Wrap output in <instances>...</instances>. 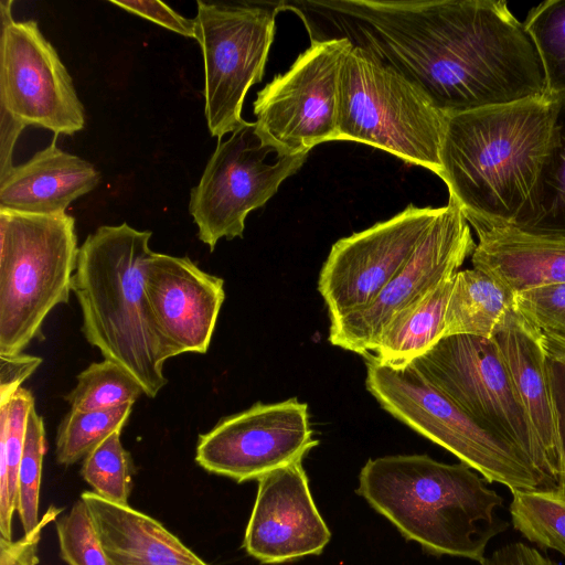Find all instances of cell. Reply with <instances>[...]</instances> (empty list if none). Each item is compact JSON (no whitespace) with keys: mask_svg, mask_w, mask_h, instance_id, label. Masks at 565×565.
Instances as JSON below:
<instances>
[{"mask_svg":"<svg viewBox=\"0 0 565 565\" xmlns=\"http://www.w3.org/2000/svg\"><path fill=\"white\" fill-rule=\"evenodd\" d=\"M557 143V100L544 95L448 115L440 179L463 214L529 227Z\"/></svg>","mask_w":565,"mask_h":565,"instance_id":"1","label":"cell"},{"mask_svg":"<svg viewBox=\"0 0 565 565\" xmlns=\"http://www.w3.org/2000/svg\"><path fill=\"white\" fill-rule=\"evenodd\" d=\"M487 482L462 462L396 455L367 460L356 492L426 552L481 564L489 542L508 527L497 514L503 499Z\"/></svg>","mask_w":565,"mask_h":565,"instance_id":"2","label":"cell"},{"mask_svg":"<svg viewBox=\"0 0 565 565\" xmlns=\"http://www.w3.org/2000/svg\"><path fill=\"white\" fill-rule=\"evenodd\" d=\"M151 235L127 223L99 226L79 246L73 278L86 340L127 371L148 397L168 383L163 365L172 358L145 291Z\"/></svg>","mask_w":565,"mask_h":565,"instance_id":"3","label":"cell"},{"mask_svg":"<svg viewBox=\"0 0 565 565\" xmlns=\"http://www.w3.org/2000/svg\"><path fill=\"white\" fill-rule=\"evenodd\" d=\"M75 220L0 207V354H19L67 303L78 257Z\"/></svg>","mask_w":565,"mask_h":565,"instance_id":"4","label":"cell"},{"mask_svg":"<svg viewBox=\"0 0 565 565\" xmlns=\"http://www.w3.org/2000/svg\"><path fill=\"white\" fill-rule=\"evenodd\" d=\"M446 117L406 77L353 43L340 70L337 140L370 145L440 178Z\"/></svg>","mask_w":565,"mask_h":565,"instance_id":"5","label":"cell"},{"mask_svg":"<svg viewBox=\"0 0 565 565\" xmlns=\"http://www.w3.org/2000/svg\"><path fill=\"white\" fill-rule=\"evenodd\" d=\"M364 358L365 386L393 417L455 455L488 482L510 491H551L522 451L480 425L413 364H381L372 353Z\"/></svg>","mask_w":565,"mask_h":565,"instance_id":"6","label":"cell"},{"mask_svg":"<svg viewBox=\"0 0 565 565\" xmlns=\"http://www.w3.org/2000/svg\"><path fill=\"white\" fill-rule=\"evenodd\" d=\"M411 364L480 425L522 451L551 491L557 492L545 455L493 339L449 335Z\"/></svg>","mask_w":565,"mask_h":565,"instance_id":"7","label":"cell"},{"mask_svg":"<svg viewBox=\"0 0 565 565\" xmlns=\"http://www.w3.org/2000/svg\"><path fill=\"white\" fill-rule=\"evenodd\" d=\"M279 10L278 3L198 1L194 21L204 64V115L218 141L246 121L244 99L263 79Z\"/></svg>","mask_w":565,"mask_h":565,"instance_id":"8","label":"cell"},{"mask_svg":"<svg viewBox=\"0 0 565 565\" xmlns=\"http://www.w3.org/2000/svg\"><path fill=\"white\" fill-rule=\"evenodd\" d=\"M352 46L348 36L311 40L286 73L257 93L255 131L278 158L337 140L340 70Z\"/></svg>","mask_w":565,"mask_h":565,"instance_id":"9","label":"cell"},{"mask_svg":"<svg viewBox=\"0 0 565 565\" xmlns=\"http://www.w3.org/2000/svg\"><path fill=\"white\" fill-rule=\"evenodd\" d=\"M270 152L258 138L255 122L249 121L217 142L200 182L191 190L189 204L199 238L211 252L221 238L243 237L248 213L273 198L308 157H277L274 163H266Z\"/></svg>","mask_w":565,"mask_h":565,"instance_id":"10","label":"cell"},{"mask_svg":"<svg viewBox=\"0 0 565 565\" xmlns=\"http://www.w3.org/2000/svg\"><path fill=\"white\" fill-rule=\"evenodd\" d=\"M0 1V108L26 126L74 135L85 111L71 75L35 20L15 21Z\"/></svg>","mask_w":565,"mask_h":565,"instance_id":"11","label":"cell"},{"mask_svg":"<svg viewBox=\"0 0 565 565\" xmlns=\"http://www.w3.org/2000/svg\"><path fill=\"white\" fill-rule=\"evenodd\" d=\"M476 248L461 207L449 198L407 264L364 309L330 321L328 340L364 356L402 311L423 300L459 270Z\"/></svg>","mask_w":565,"mask_h":565,"instance_id":"12","label":"cell"},{"mask_svg":"<svg viewBox=\"0 0 565 565\" xmlns=\"http://www.w3.org/2000/svg\"><path fill=\"white\" fill-rule=\"evenodd\" d=\"M440 211L409 204L393 217L337 241L318 278L330 321L367 307L407 264Z\"/></svg>","mask_w":565,"mask_h":565,"instance_id":"13","label":"cell"},{"mask_svg":"<svg viewBox=\"0 0 565 565\" xmlns=\"http://www.w3.org/2000/svg\"><path fill=\"white\" fill-rule=\"evenodd\" d=\"M318 443L306 403L258 402L200 435L195 460L211 473L244 482L301 461Z\"/></svg>","mask_w":565,"mask_h":565,"instance_id":"14","label":"cell"},{"mask_svg":"<svg viewBox=\"0 0 565 565\" xmlns=\"http://www.w3.org/2000/svg\"><path fill=\"white\" fill-rule=\"evenodd\" d=\"M258 481L243 547L263 564L319 555L331 539L311 495L301 461L276 469Z\"/></svg>","mask_w":565,"mask_h":565,"instance_id":"15","label":"cell"},{"mask_svg":"<svg viewBox=\"0 0 565 565\" xmlns=\"http://www.w3.org/2000/svg\"><path fill=\"white\" fill-rule=\"evenodd\" d=\"M145 291L172 358L207 351L225 299L222 278L186 256L153 252L146 268Z\"/></svg>","mask_w":565,"mask_h":565,"instance_id":"16","label":"cell"},{"mask_svg":"<svg viewBox=\"0 0 565 565\" xmlns=\"http://www.w3.org/2000/svg\"><path fill=\"white\" fill-rule=\"evenodd\" d=\"M463 215L478 238L471 255L473 268L513 294L565 282V232L539 231Z\"/></svg>","mask_w":565,"mask_h":565,"instance_id":"17","label":"cell"},{"mask_svg":"<svg viewBox=\"0 0 565 565\" xmlns=\"http://www.w3.org/2000/svg\"><path fill=\"white\" fill-rule=\"evenodd\" d=\"M559 490V439L545 337L515 308L492 337Z\"/></svg>","mask_w":565,"mask_h":565,"instance_id":"18","label":"cell"},{"mask_svg":"<svg viewBox=\"0 0 565 565\" xmlns=\"http://www.w3.org/2000/svg\"><path fill=\"white\" fill-rule=\"evenodd\" d=\"M56 137L0 179V207L32 214H62L100 180L88 161L56 146Z\"/></svg>","mask_w":565,"mask_h":565,"instance_id":"19","label":"cell"},{"mask_svg":"<svg viewBox=\"0 0 565 565\" xmlns=\"http://www.w3.org/2000/svg\"><path fill=\"white\" fill-rule=\"evenodd\" d=\"M86 504L110 565H209L153 518L93 491Z\"/></svg>","mask_w":565,"mask_h":565,"instance_id":"20","label":"cell"},{"mask_svg":"<svg viewBox=\"0 0 565 565\" xmlns=\"http://www.w3.org/2000/svg\"><path fill=\"white\" fill-rule=\"evenodd\" d=\"M516 308L514 294L484 271L471 268L454 276L443 338L469 334L492 339Z\"/></svg>","mask_w":565,"mask_h":565,"instance_id":"21","label":"cell"},{"mask_svg":"<svg viewBox=\"0 0 565 565\" xmlns=\"http://www.w3.org/2000/svg\"><path fill=\"white\" fill-rule=\"evenodd\" d=\"M452 281L454 276L423 300L398 313L386 326L373 349L375 361L386 365L408 364L443 339Z\"/></svg>","mask_w":565,"mask_h":565,"instance_id":"22","label":"cell"},{"mask_svg":"<svg viewBox=\"0 0 565 565\" xmlns=\"http://www.w3.org/2000/svg\"><path fill=\"white\" fill-rule=\"evenodd\" d=\"M35 406L30 391L21 387L0 405V532L12 540V519L17 512L18 477L23 452L28 416Z\"/></svg>","mask_w":565,"mask_h":565,"instance_id":"23","label":"cell"},{"mask_svg":"<svg viewBox=\"0 0 565 565\" xmlns=\"http://www.w3.org/2000/svg\"><path fill=\"white\" fill-rule=\"evenodd\" d=\"M513 527L527 541L565 557V495L556 491H511Z\"/></svg>","mask_w":565,"mask_h":565,"instance_id":"24","label":"cell"},{"mask_svg":"<svg viewBox=\"0 0 565 565\" xmlns=\"http://www.w3.org/2000/svg\"><path fill=\"white\" fill-rule=\"evenodd\" d=\"M134 404L99 411L71 409L56 435V461L71 466L84 459L111 434L121 431Z\"/></svg>","mask_w":565,"mask_h":565,"instance_id":"25","label":"cell"},{"mask_svg":"<svg viewBox=\"0 0 565 565\" xmlns=\"http://www.w3.org/2000/svg\"><path fill=\"white\" fill-rule=\"evenodd\" d=\"M142 394V387L127 371L104 359L77 375V383L65 399L71 409L99 411L134 404Z\"/></svg>","mask_w":565,"mask_h":565,"instance_id":"26","label":"cell"},{"mask_svg":"<svg viewBox=\"0 0 565 565\" xmlns=\"http://www.w3.org/2000/svg\"><path fill=\"white\" fill-rule=\"evenodd\" d=\"M523 23L540 54L547 95L565 94V0L541 2Z\"/></svg>","mask_w":565,"mask_h":565,"instance_id":"27","label":"cell"},{"mask_svg":"<svg viewBox=\"0 0 565 565\" xmlns=\"http://www.w3.org/2000/svg\"><path fill=\"white\" fill-rule=\"evenodd\" d=\"M120 433L111 434L83 459L81 476L100 498L128 504L134 463L120 441Z\"/></svg>","mask_w":565,"mask_h":565,"instance_id":"28","label":"cell"},{"mask_svg":"<svg viewBox=\"0 0 565 565\" xmlns=\"http://www.w3.org/2000/svg\"><path fill=\"white\" fill-rule=\"evenodd\" d=\"M46 450L43 418L33 406L28 416L25 438L18 477L17 512L24 534L39 524L42 463Z\"/></svg>","mask_w":565,"mask_h":565,"instance_id":"29","label":"cell"},{"mask_svg":"<svg viewBox=\"0 0 565 565\" xmlns=\"http://www.w3.org/2000/svg\"><path fill=\"white\" fill-rule=\"evenodd\" d=\"M56 534L61 558L68 565H110L81 498L56 521Z\"/></svg>","mask_w":565,"mask_h":565,"instance_id":"30","label":"cell"},{"mask_svg":"<svg viewBox=\"0 0 565 565\" xmlns=\"http://www.w3.org/2000/svg\"><path fill=\"white\" fill-rule=\"evenodd\" d=\"M557 100V143L547 173L541 207L535 221L526 228L565 232V94Z\"/></svg>","mask_w":565,"mask_h":565,"instance_id":"31","label":"cell"},{"mask_svg":"<svg viewBox=\"0 0 565 565\" xmlns=\"http://www.w3.org/2000/svg\"><path fill=\"white\" fill-rule=\"evenodd\" d=\"M519 312L551 340L565 343V282L514 294Z\"/></svg>","mask_w":565,"mask_h":565,"instance_id":"32","label":"cell"},{"mask_svg":"<svg viewBox=\"0 0 565 565\" xmlns=\"http://www.w3.org/2000/svg\"><path fill=\"white\" fill-rule=\"evenodd\" d=\"M559 439V490L565 495V343L545 338Z\"/></svg>","mask_w":565,"mask_h":565,"instance_id":"33","label":"cell"},{"mask_svg":"<svg viewBox=\"0 0 565 565\" xmlns=\"http://www.w3.org/2000/svg\"><path fill=\"white\" fill-rule=\"evenodd\" d=\"M110 3L137 14L143 19L150 20L164 29L173 31L180 35L195 39V21L179 14L169 6L161 1L138 0V1H118L110 0Z\"/></svg>","mask_w":565,"mask_h":565,"instance_id":"34","label":"cell"},{"mask_svg":"<svg viewBox=\"0 0 565 565\" xmlns=\"http://www.w3.org/2000/svg\"><path fill=\"white\" fill-rule=\"evenodd\" d=\"M60 512V509L50 507L36 527L15 542L1 537L0 565H38V546L41 532L51 521L56 520Z\"/></svg>","mask_w":565,"mask_h":565,"instance_id":"35","label":"cell"},{"mask_svg":"<svg viewBox=\"0 0 565 565\" xmlns=\"http://www.w3.org/2000/svg\"><path fill=\"white\" fill-rule=\"evenodd\" d=\"M42 358L19 353L0 354V405L7 403L42 363Z\"/></svg>","mask_w":565,"mask_h":565,"instance_id":"36","label":"cell"},{"mask_svg":"<svg viewBox=\"0 0 565 565\" xmlns=\"http://www.w3.org/2000/svg\"><path fill=\"white\" fill-rule=\"evenodd\" d=\"M481 565H559L539 550L522 542H513L486 556Z\"/></svg>","mask_w":565,"mask_h":565,"instance_id":"37","label":"cell"},{"mask_svg":"<svg viewBox=\"0 0 565 565\" xmlns=\"http://www.w3.org/2000/svg\"><path fill=\"white\" fill-rule=\"evenodd\" d=\"M24 128L23 124L0 108V179L14 167L12 163L14 146Z\"/></svg>","mask_w":565,"mask_h":565,"instance_id":"38","label":"cell"}]
</instances>
